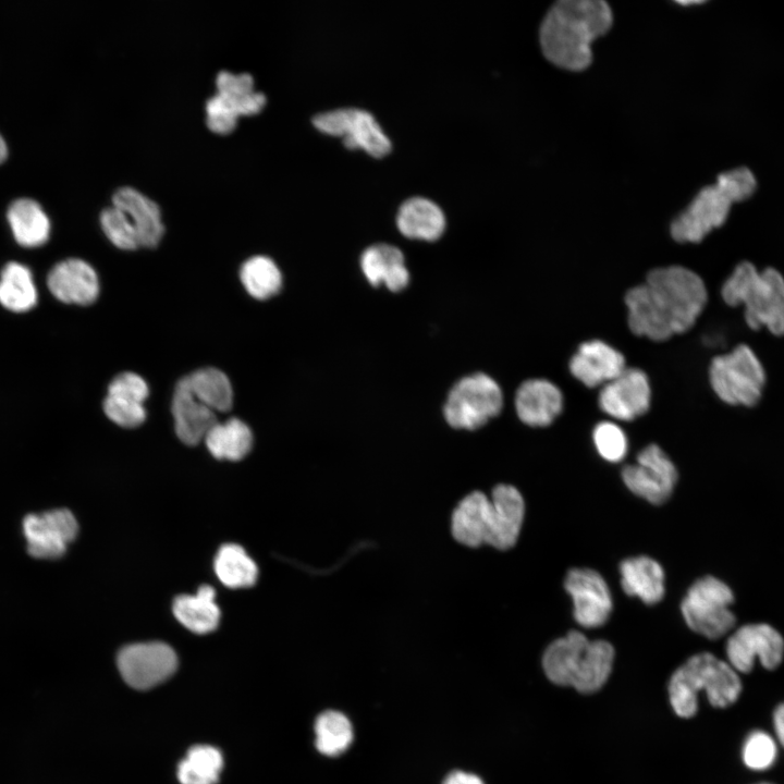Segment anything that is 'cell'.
<instances>
[{
	"label": "cell",
	"instance_id": "cell-1",
	"mask_svg": "<svg viewBox=\"0 0 784 784\" xmlns=\"http://www.w3.org/2000/svg\"><path fill=\"white\" fill-rule=\"evenodd\" d=\"M702 279L682 266L651 270L642 284L625 296L630 331L652 341H665L688 331L707 304Z\"/></svg>",
	"mask_w": 784,
	"mask_h": 784
},
{
	"label": "cell",
	"instance_id": "cell-2",
	"mask_svg": "<svg viewBox=\"0 0 784 784\" xmlns=\"http://www.w3.org/2000/svg\"><path fill=\"white\" fill-rule=\"evenodd\" d=\"M612 20L611 8L602 0L556 2L540 26L543 56L564 70H585L592 59L591 42L609 30Z\"/></svg>",
	"mask_w": 784,
	"mask_h": 784
},
{
	"label": "cell",
	"instance_id": "cell-3",
	"mask_svg": "<svg viewBox=\"0 0 784 784\" xmlns=\"http://www.w3.org/2000/svg\"><path fill=\"white\" fill-rule=\"evenodd\" d=\"M525 516L522 493L512 485L493 488L491 497L481 491L466 495L452 515V534L467 547L489 544L499 550L515 546Z\"/></svg>",
	"mask_w": 784,
	"mask_h": 784
},
{
	"label": "cell",
	"instance_id": "cell-4",
	"mask_svg": "<svg viewBox=\"0 0 784 784\" xmlns=\"http://www.w3.org/2000/svg\"><path fill=\"white\" fill-rule=\"evenodd\" d=\"M614 656V648L609 641L590 640L583 633L571 630L547 647L542 666L553 684L591 694L608 681Z\"/></svg>",
	"mask_w": 784,
	"mask_h": 784
},
{
	"label": "cell",
	"instance_id": "cell-5",
	"mask_svg": "<svg viewBox=\"0 0 784 784\" xmlns=\"http://www.w3.org/2000/svg\"><path fill=\"white\" fill-rule=\"evenodd\" d=\"M738 673L710 652L691 656L672 674L669 683L670 702L674 712L684 719L698 711V695L707 694L711 706H732L742 693Z\"/></svg>",
	"mask_w": 784,
	"mask_h": 784
},
{
	"label": "cell",
	"instance_id": "cell-6",
	"mask_svg": "<svg viewBox=\"0 0 784 784\" xmlns=\"http://www.w3.org/2000/svg\"><path fill=\"white\" fill-rule=\"evenodd\" d=\"M752 172L736 168L721 173L716 183L702 188L690 205L671 224V235L678 243H699L721 226L734 203L750 197L756 189Z\"/></svg>",
	"mask_w": 784,
	"mask_h": 784
},
{
	"label": "cell",
	"instance_id": "cell-7",
	"mask_svg": "<svg viewBox=\"0 0 784 784\" xmlns=\"http://www.w3.org/2000/svg\"><path fill=\"white\" fill-rule=\"evenodd\" d=\"M722 297L730 306L744 305L751 329L767 327L784 334V278L775 269L758 271L748 261L739 264L724 282Z\"/></svg>",
	"mask_w": 784,
	"mask_h": 784
},
{
	"label": "cell",
	"instance_id": "cell-8",
	"mask_svg": "<svg viewBox=\"0 0 784 784\" xmlns=\"http://www.w3.org/2000/svg\"><path fill=\"white\" fill-rule=\"evenodd\" d=\"M734 601V592L726 583L706 575L688 588L681 603V612L693 632L716 640L735 629L737 617L730 609Z\"/></svg>",
	"mask_w": 784,
	"mask_h": 784
},
{
	"label": "cell",
	"instance_id": "cell-9",
	"mask_svg": "<svg viewBox=\"0 0 784 784\" xmlns=\"http://www.w3.org/2000/svg\"><path fill=\"white\" fill-rule=\"evenodd\" d=\"M710 384L715 394L730 405H755L765 381V373L756 354L747 345L712 359Z\"/></svg>",
	"mask_w": 784,
	"mask_h": 784
},
{
	"label": "cell",
	"instance_id": "cell-10",
	"mask_svg": "<svg viewBox=\"0 0 784 784\" xmlns=\"http://www.w3.org/2000/svg\"><path fill=\"white\" fill-rule=\"evenodd\" d=\"M503 394L498 382L486 373H474L458 380L449 392L443 414L457 429L475 430L499 415Z\"/></svg>",
	"mask_w": 784,
	"mask_h": 784
},
{
	"label": "cell",
	"instance_id": "cell-11",
	"mask_svg": "<svg viewBox=\"0 0 784 784\" xmlns=\"http://www.w3.org/2000/svg\"><path fill=\"white\" fill-rule=\"evenodd\" d=\"M217 93L206 101L208 127L225 134L236 125L238 115L258 113L266 105V95L254 89L249 73H232L222 70L216 77Z\"/></svg>",
	"mask_w": 784,
	"mask_h": 784
},
{
	"label": "cell",
	"instance_id": "cell-12",
	"mask_svg": "<svg viewBox=\"0 0 784 784\" xmlns=\"http://www.w3.org/2000/svg\"><path fill=\"white\" fill-rule=\"evenodd\" d=\"M313 124L320 132L342 136L347 148H360L372 157H383L392 148L376 118L364 109L338 108L320 112L313 118Z\"/></svg>",
	"mask_w": 784,
	"mask_h": 784
},
{
	"label": "cell",
	"instance_id": "cell-13",
	"mask_svg": "<svg viewBox=\"0 0 784 784\" xmlns=\"http://www.w3.org/2000/svg\"><path fill=\"white\" fill-rule=\"evenodd\" d=\"M725 652L727 663L737 673L751 672L757 658L764 669L774 670L784 658V638L770 624L748 623L730 634Z\"/></svg>",
	"mask_w": 784,
	"mask_h": 784
},
{
	"label": "cell",
	"instance_id": "cell-14",
	"mask_svg": "<svg viewBox=\"0 0 784 784\" xmlns=\"http://www.w3.org/2000/svg\"><path fill=\"white\" fill-rule=\"evenodd\" d=\"M622 479L634 494L659 505L671 497L678 474L666 453L651 443L637 454L636 464L623 467Z\"/></svg>",
	"mask_w": 784,
	"mask_h": 784
},
{
	"label": "cell",
	"instance_id": "cell-15",
	"mask_svg": "<svg viewBox=\"0 0 784 784\" xmlns=\"http://www.w3.org/2000/svg\"><path fill=\"white\" fill-rule=\"evenodd\" d=\"M176 666L174 650L159 641L128 645L118 654V667L123 679L136 689H149L164 682Z\"/></svg>",
	"mask_w": 784,
	"mask_h": 784
},
{
	"label": "cell",
	"instance_id": "cell-16",
	"mask_svg": "<svg viewBox=\"0 0 784 784\" xmlns=\"http://www.w3.org/2000/svg\"><path fill=\"white\" fill-rule=\"evenodd\" d=\"M564 588L573 601V615L585 628L601 627L607 623L613 608L610 588L600 573L586 567L567 572Z\"/></svg>",
	"mask_w": 784,
	"mask_h": 784
},
{
	"label": "cell",
	"instance_id": "cell-17",
	"mask_svg": "<svg viewBox=\"0 0 784 784\" xmlns=\"http://www.w3.org/2000/svg\"><path fill=\"white\" fill-rule=\"evenodd\" d=\"M77 531L76 518L66 509L29 514L23 520L27 551L37 559L62 556L68 544L75 539Z\"/></svg>",
	"mask_w": 784,
	"mask_h": 784
},
{
	"label": "cell",
	"instance_id": "cell-18",
	"mask_svg": "<svg viewBox=\"0 0 784 784\" xmlns=\"http://www.w3.org/2000/svg\"><path fill=\"white\" fill-rule=\"evenodd\" d=\"M599 406L610 417L629 421L650 407L651 387L648 376L638 368L626 367L605 383L599 393Z\"/></svg>",
	"mask_w": 784,
	"mask_h": 784
},
{
	"label": "cell",
	"instance_id": "cell-19",
	"mask_svg": "<svg viewBox=\"0 0 784 784\" xmlns=\"http://www.w3.org/2000/svg\"><path fill=\"white\" fill-rule=\"evenodd\" d=\"M47 286L60 302L83 306L93 304L100 289L96 270L79 258L56 264L47 275Z\"/></svg>",
	"mask_w": 784,
	"mask_h": 784
},
{
	"label": "cell",
	"instance_id": "cell-20",
	"mask_svg": "<svg viewBox=\"0 0 784 784\" xmlns=\"http://www.w3.org/2000/svg\"><path fill=\"white\" fill-rule=\"evenodd\" d=\"M568 367L574 378L588 388H596L603 387L627 366L620 351L601 340H590L579 345Z\"/></svg>",
	"mask_w": 784,
	"mask_h": 784
},
{
	"label": "cell",
	"instance_id": "cell-21",
	"mask_svg": "<svg viewBox=\"0 0 784 784\" xmlns=\"http://www.w3.org/2000/svg\"><path fill=\"white\" fill-rule=\"evenodd\" d=\"M563 394L553 382L535 378L524 381L515 394L518 418L530 427L551 425L563 409Z\"/></svg>",
	"mask_w": 784,
	"mask_h": 784
},
{
	"label": "cell",
	"instance_id": "cell-22",
	"mask_svg": "<svg viewBox=\"0 0 784 784\" xmlns=\"http://www.w3.org/2000/svg\"><path fill=\"white\" fill-rule=\"evenodd\" d=\"M112 205L128 217L139 247H156L164 233L161 211L156 201L132 186H121L112 195Z\"/></svg>",
	"mask_w": 784,
	"mask_h": 784
},
{
	"label": "cell",
	"instance_id": "cell-23",
	"mask_svg": "<svg viewBox=\"0 0 784 784\" xmlns=\"http://www.w3.org/2000/svg\"><path fill=\"white\" fill-rule=\"evenodd\" d=\"M171 412L176 436L187 445L205 440L218 422L216 413L197 401L182 379L175 385Z\"/></svg>",
	"mask_w": 784,
	"mask_h": 784
},
{
	"label": "cell",
	"instance_id": "cell-24",
	"mask_svg": "<svg viewBox=\"0 0 784 784\" xmlns=\"http://www.w3.org/2000/svg\"><path fill=\"white\" fill-rule=\"evenodd\" d=\"M621 586L630 597L653 605L663 599L665 574L661 564L647 555L627 558L620 564Z\"/></svg>",
	"mask_w": 784,
	"mask_h": 784
},
{
	"label": "cell",
	"instance_id": "cell-25",
	"mask_svg": "<svg viewBox=\"0 0 784 784\" xmlns=\"http://www.w3.org/2000/svg\"><path fill=\"white\" fill-rule=\"evenodd\" d=\"M360 268L372 286L384 283L390 291L399 292L409 282L404 255L391 244L379 243L367 247L360 256Z\"/></svg>",
	"mask_w": 784,
	"mask_h": 784
},
{
	"label": "cell",
	"instance_id": "cell-26",
	"mask_svg": "<svg viewBox=\"0 0 784 784\" xmlns=\"http://www.w3.org/2000/svg\"><path fill=\"white\" fill-rule=\"evenodd\" d=\"M395 221L399 231L409 238L436 241L445 230V216L441 207L422 196L403 201Z\"/></svg>",
	"mask_w": 784,
	"mask_h": 784
},
{
	"label": "cell",
	"instance_id": "cell-27",
	"mask_svg": "<svg viewBox=\"0 0 784 784\" xmlns=\"http://www.w3.org/2000/svg\"><path fill=\"white\" fill-rule=\"evenodd\" d=\"M7 219L14 240L21 246L34 248L49 240L51 232L49 217L32 198L22 197L13 200L8 208Z\"/></svg>",
	"mask_w": 784,
	"mask_h": 784
},
{
	"label": "cell",
	"instance_id": "cell-28",
	"mask_svg": "<svg viewBox=\"0 0 784 784\" xmlns=\"http://www.w3.org/2000/svg\"><path fill=\"white\" fill-rule=\"evenodd\" d=\"M216 591L211 586L199 587L196 595H181L173 602L176 620L195 634H208L215 630L220 621V610L216 601Z\"/></svg>",
	"mask_w": 784,
	"mask_h": 784
},
{
	"label": "cell",
	"instance_id": "cell-29",
	"mask_svg": "<svg viewBox=\"0 0 784 784\" xmlns=\"http://www.w3.org/2000/svg\"><path fill=\"white\" fill-rule=\"evenodd\" d=\"M194 397L215 413L233 405V389L228 376L218 368H200L182 378Z\"/></svg>",
	"mask_w": 784,
	"mask_h": 784
},
{
	"label": "cell",
	"instance_id": "cell-30",
	"mask_svg": "<svg viewBox=\"0 0 784 784\" xmlns=\"http://www.w3.org/2000/svg\"><path fill=\"white\" fill-rule=\"evenodd\" d=\"M38 292L30 269L17 261L8 262L0 273V304L16 314L37 304Z\"/></svg>",
	"mask_w": 784,
	"mask_h": 784
},
{
	"label": "cell",
	"instance_id": "cell-31",
	"mask_svg": "<svg viewBox=\"0 0 784 784\" xmlns=\"http://www.w3.org/2000/svg\"><path fill=\"white\" fill-rule=\"evenodd\" d=\"M204 441L213 457L240 461L252 450L253 432L241 419L230 418L223 422L218 421Z\"/></svg>",
	"mask_w": 784,
	"mask_h": 784
},
{
	"label": "cell",
	"instance_id": "cell-32",
	"mask_svg": "<svg viewBox=\"0 0 784 784\" xmlns=\"http://www.w3.org/2000/svg\"><path fill=\"white\" fill-rule=\"evenodd\" d=\"M213 568L219 580L229 588L250 587L258 577L256 563L235 543H226L219 549Z\"/></svg>",
	"mask_w": 784,
	"mask_h": 784
},
{
	"label": "cell",
	"instance_id": "cell-33",
	"mask_svg": "<svg viewBox=\"0 0 784 784\" xmlns=\"http://www.w3.org/2000/svg\"><path fill=\"white\" fill-rule=\"evenodd\" d=\"M240 279L246 292L259 301L274 296L282 286L279 267L272 259L261 255L244 261L240 270Z\"/></svg>",
	"mask_w": 784,
	"mask_h": 784
},
{
	"label": "cell",
	"instance_id": "cell-34",
	"mask_svg": "<svg viewBox=\"0 0 784 784\" xmlns=\"http://www.w3.org/2000/svg\"><path fill=\"white\" fill-rule=\"evenodd\" d=\"M223 767L221 752L211 746L192 747L177 768L181 784H217Z\"/></svg>",
	"mask_w": 784,
	"mask_h": 784
},
{
	"label": "cell",
	"instance_id": "cell-35",
	"mask_svg": "<svg viewBox=\"0 0 784 784\" xmlns=\"http://www.w3.org/2000/svg\"><path fill=\"white\" fill-rule=\"evenodd\" d=\"M316 747L328 757L345 751L353 740L350 720L341 712L328 710L318 715L315 723Z\"/></svg>",
	"mask_w": 784,
	"mask_h": 784
},
{
	"label": "cell",
	"instance_id": "cell-36",
	"mask_svg": "<svg viewBox=\"0 0 784 784\" xmlns=\"http://www.w3.org/2000/svg\"><path fill=\"white\" fill-rule=\"evenodd\" d=\"M100 225L109 241L121 249L132 250L139 247L137 233L126 213L112 205L101 210Z\"/></svg>",
	"mask_w": 784,
	"mask_h": 784
},
{
	"label": "cell",
	"instance_id": "cell-37",
	"mask_svg": "<svg viewBox=\"0 0 784 784\" xmlns=\"http://www.w3.org/2000/svg\"><path fill=\"white\" fill-rule=\"evenodd\" d=\"M776 757L777 746L769 733L756 730L748 734L742 749V758L748 769L767 770L774 764Z\"/></svg>",
	"mask_w": 784,
	"mask_h": 784
},
{
	"label": "cell",
	"instance_id": "cell-38",
	"mask_svg": "<svg viewBox=\"0 0 784 784\" xmlns=\"http://www.w3.org/2000/svg\"><path fill=\"white\" fill-rule=\"evenodd\" d=\"M592 439L599 455L610 463L621 462L627 453V437L613 421L599 422L593 429Z\"/></svg>",
	"mask_w": 784,
	"mask_h": 784
},
{
	"label": "cell",
	"instance_id": "cell-39",
	"mask_svg": "<svg viewBox=\"0 0 784 784\" xmlns=\"http://www.w3.org/2000/svg\"><path fill=\"white\" fill-rule=\"evenodd\" d=\"M103 412L111 421L123 428H136L147 416L143 403L109 394L103 401Z\"/></svg>",
	"mask_w": 784,
	"mask_h": 784
},
{
	"label": "cell",
	"instance_id": "cell-40",
	"mask_svg": "<svg viewBox=\"0 0 784 784\" xmlns=\"http://www.w3.org/2000/svg\"><path fill=\"white\" fill-rule=\"evenodd\" d=\"M108 394L143 403L149 395L147 382L137 373L122 372L108 387Z\"/></svg>",
	"mask_w": 784,
	"mask_h": 784
},
{
	"label": "cell",
	"instance_id": "cell-41",
	"mask_svg": "<svg viewBox=\"0 0 784 784\" xmlns=\"http://www.w3.org/2000/svg\"><path fill=\"white\" fill-rule=\"evenodd\" d=\"M443 784H485L482 780L471 773L463 771H454L450 773Z\"/></svg>",
	"mask_w": 784,
	"mask_h": 784
},
{
	"label": "cell",
	"instance_id": "cell-42",
	"mask_svg": "<svg viewBox=\"0 0 784 784\" xmlns=\"http://www.w3.org/2000/svg\"><path fill=\"white\" fill-rule=\"evenodd\" d=\"M773 726L780 744L784 747V702L774 710Z\"/></svg>",
	"mask_w": 784,
	"mask_h": 784
},
{
	"label": "cell",
	"instance_id": "cell-43",
	"mask_svg": "<svg viewBox=\"0 0 784 784\" xmlns=\"http://www.w3.org/2000/svg\"><path fill=\"white\" fill-rule=\"evenodd\" d=\"M8 145L0 134V163H2L8 158Z\"/></svg>",
	"mask_w": 784,
	"mask_h": 784
},
{
	"label": "cell",
	"instance_id": "cell-44",
	"mask_svg": "<svg viewBox=\"0 0 784 784\" xmlns=\"http://www.w3.org/2000/svg\"><path fill=\"white\" fill-rule=\"evenodd\" d=\"M756 784H773V783H770V782H760V783H756Z\"/></svg>",
	"mask_w": 784,
	"mask_h": 784
}]
</instances>
